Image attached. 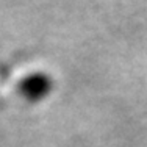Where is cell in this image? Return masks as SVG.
I'll use <instances>...</instances> for the list:
<instances>
[{"label":"cell","mask_w":147,"mask_h":147,"mask_svg":"<svg viewBox=\"0 0 147 147\" xmlns=\"http://www.w3.org/2000/svg\"><path fill=\"white\" fill-rule=\"evenodd\" d=\"M57 82L53 75L45 71H33L19 82L20 97L28 103H42L53 94Z\"/></svg>","instance_id":"obj_1"}]
</instances>
